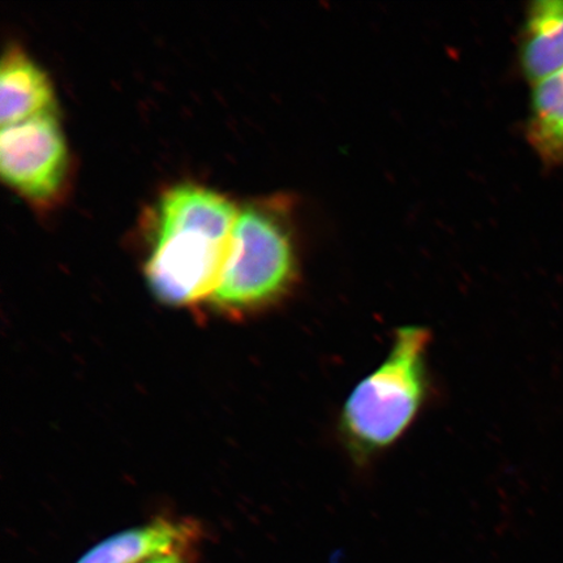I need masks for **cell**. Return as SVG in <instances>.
I'll return each mask as SVG.
<instances>
[{"mask_svg":"<svg viewBox=\"0 0 563 563\" xmlns=\"http://www.w3.org/2000/svg\"><path fill=\"white\" fill-rule=\"evenodd\" d=\"M239 210L206 187L178 185L159 196L150 223L147 286L170 306L209 299L229 263Z\"/></svg>","mask_w":563,"mask_h":563,"instance_id":"1","label":"cell"},{"mask_svg":"<svg viewBox=\"0 0 563 563\" xmlns=\"http://www.w3.org/2000/svg\"><path fill=\"white\" fill-rule=\"evenodd\" d=\"M431 343L427 328H399L385 361L351 391L338 432L355 463L365 464L382 455L419 417L431 393Z\"/></svg>","mask_w":563,"mask_h":563,"instance_id":"2","label":"cell"},{"mask_svg":"<svg viewBox=\"0 0 563 563\" xmlns=\"http://www.w3.org/2000/svg\"><path fill=\"white\" fill-rule=\"evenodd\" d=\"M297 266L284 218L266 203H249L239 210L229 263L209 301L228 312L271 306L290 291Z\"/></svg>","mask_w":563,"mask_h":563,"instance_id":"3","label":"cell"},{"mask_svg":"<svg viewBox=\"0 0 563 563\" xmlns=\"http://www.w3.org/2000/svg\"><path fill=\"white\" fill-rule=\"evenodd\" d=\"M68 150L56 112L3 126L0 173L3 180L35 206H51L65 187Z\"/></svg>","mask_w":563,"mask_h":563,"instance_id":"4","label":"cell"},{"mask_svg":"<svg viewBox=\"0 0 563 563\" xmlns=\"http://www.w3.org/2000/svg\"><path fill=\"white\" fill-rule=\"evenodd\" d=\"M53 82L23 48L10 45L0 68V123L3 126L55 112Z\"/></svg>","mask_w":563,"mask_h":563,"instance_id":"5","label":"cell"},{"mask_svg":"<svg viewBox=\"0 0 563 563\" xmlns=\"http://www.w3.org/2000/svg\"><path fill=\"white\" fill-rule=\"evenodd\" d=\"M192 525L159 519L114 534L77 563H141L178 554L195 539ZM180 555V554H179Z\"/></svg>","mask_w":563,"mask_h":563,"instance_id":"6","label":"cell"},{"mask_svg":"<svg viewBox=\"0 0 563 563\" xmlns=\"http://www.w3.org/2000/svg\"><path fill=\"white\" fill-rule=\"evenodd\" d=\"M519 56L532 86L563 69V0H537L528 7Z\"/></svg>","mask_w":563,"mask_h":563,"instance_id":"7","label":"cell"},{"mask_svg":"<svg viewBox=\"0 0 563 563\" xmlns=\"http://www.w3.org/2000/svg\"><path fill=\"white\" fill-rule=\"evenodd\" d=\"M526 132L545 166H563V69L534 84Z\"/></svg>","mask_w":563,"mask_h":563,"instance_id":"8","label":"cell"},{"mask_svg":"<svg viewBox=\"0 0 563 563\" xmlns=\"http://www.w3.org/2000/svg\"><path fill=\"white\" fill-rule=\"evenodd\" d=\"M147 563H186V562L183 561L181 555L175 554V555H166V558L153 560Z\"/></svg>","mask_w":563,"mask_h":563,"instance_id":"9","label":"cell"}]
</instances>
